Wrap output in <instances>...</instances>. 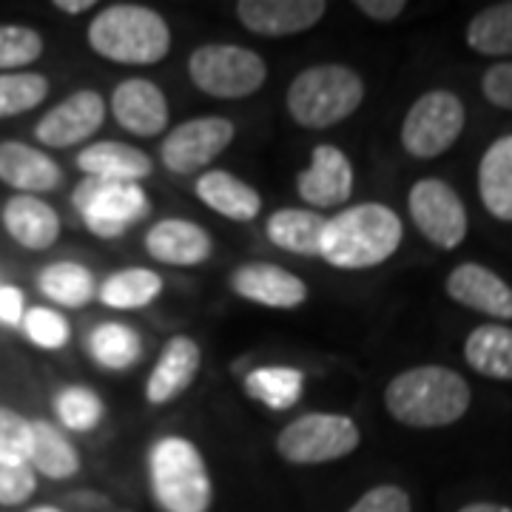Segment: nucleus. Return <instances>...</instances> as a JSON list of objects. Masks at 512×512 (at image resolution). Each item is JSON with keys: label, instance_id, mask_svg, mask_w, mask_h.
Masks as SVG:
<instances>
[{"label": "nucleus", "instance_id": "21", "mask_svg": "<svg viewBox=\"0 0 512 512\" xmlns=\"http://www.w3.org/2000/svg\"><path fill=\"white\" fill-rule=\"evenodd\" d=\"M3 228L6 234L26 251H49L60 237V217L57 211L40 197L18 194L3 208Z\"/></svg>", "mask_w": 512, "mask_h": 512}, {"label": "nucleus", "instance_id": "24", "mask_svg": "<svg viewBox=\"0 0 512 512\" xmlns=\"http://www.w3.org/2000/svg\"><path fill=\"white\" fill-rule=\"evenodd\" d=\"M478 197L490 217L512 222V134L498 137L478 163Z\"/></svg>", "mask_w": 512, "mask_h": 512}, {"label": "nucleus", "instance_id": "19", "mask_svg": "<svg viewBox=\"0 0 512 512\" xmlns=\"http://www.w3.org/2000/svg\"><path fill=\"white\" fill-rule=\"evenodd\" d=\"M202 367V350L191 336H171L160 350V359L146 382V399L151 404H168L183 396L197 382Z\"/></svg>", "mask_w": 512, "mask_h": 512}, {"label": "nucleus", "instance_id": "16", "mask_svg": "<svg viewBox=\"0 0 512 512\" xmlns=\"http://www.w3.org/2000/svg\"><path fill=\"white\" fill-rule=\"evenodd\" d=\"M444 291L467 311L484 313L495 322L512 319V285H507L495 271L478 265V262L458 265L456 271L447 276Z\"/></svg>", "mask_w": 512, "mask_h": 512}, {"label": "nucleus", "instance_id": "38", "mask_svg": "<svg viewBox=\"0 0 512 512\" xmlns=\"http://www.w3.org/2000/svg\"><path fill=\"white\" fill-rule=\"evenodd\" d=\"M37 490V476L32 464L0 461V507H18L29 501Z\"/></svg>", "mask_w": 512, "mask_h": 512}, {"label": "nucleus", "instance_id": "45", "mask_svg": "<svg viewBox=\"0 0 512 512\" xmlns=\"http://www.w3.org/2000/svg\"><path fill=\"white\" fill-rule=\"evenodd\" d=\"M29 512H60L57 507H49V504H43V507H35V510H29Z\"/></svg>", "mask_w": 512, "mask_h": 512}, {"label": "nucleus", "instance_id": "5", "mask_svg": "<svg viewBox=\"0 0 512 512\" xmlns=\"http://www.w3.org/2000/svg\"><path fill=\"white\" fill-rule=\"evenodd\" d=\"M151 493L165 512H208L214 484L200 447L183 436H165L148 456Z\"/></svg>", "mask_w": 512, "mask_h": 512}, {"label": "nucleus", "instance_id": "26", "mask_svg": "<svg viewBox=\"0 0 512 512\" xmlns=\"http://www.w3.org/2000/svg\"><path fill=\"white\" fill-rule=\"evenodd\" d=\"M464 359L484 379L512 382V328L501 322L478 325L464 342Z\"/></svg>", "mask_w": 512, "mask_h": 512}, {"label": "nucleus", "instance_id": "28", "mask_svg": "<svg viewBox=\"0 0 512 512\" xmlns=\"http://www.w3.org/2000/svg\"><path fill=\"white\" fill-rule=\"evenodd\" d=\"M37 288L60 308H86L97 296V282H94L92 271L72 259L43 268L37 276Z\"/></svg>", "mask_w": 512, "mask_h": 512}, {"label": "nucleus", "instance_id": "25", "mask_svg": "<svg viewBox=\"0 0 512 512\" xmlns=\"http://www.w3.org/2000/svg\"><path fill=\"white\" fill-rule=\"evenodd\" d=\"M328 217L311 208H279L265 222V234L276 248L296 256H319Z\"/></svg>", "mask_w": 512, "mask_h": 512}, {"label": "nucleus", "instance_id": "2", "mask_svg": "<svg viewBox=\"0 0 512 512\" xmlns=\"http://www.w3.org/2000/svg\"><path fill=\"white\" fill-rule=\"evenodd\" d=\"M473 402L467 379L441 365L410 367L384 387V407L404 427L436 430L456 424Z\"/></svg>", "mask_w": 512, "mask_h": 512}, {"label": "nucleus", "instance_id": "30", "mask_svg": "<svg viewBox=\"0 0 512 512\" xmlns=\"http://www.w3.org/2000/svg\"><path fill=\"white\" fill-rule=\"evenodd\" d=\"M245 390L251 399L271 407V410H291L293 404L302 399L305 376L296 367H259L245 376Z\"/></svg>", "mask_w": 512, "mask_h": 512}, {"label": "nucleus", "instance_id": "12", "mask_svg": "<svg viewBox=\"0 0 512 512\" xmlns=\"http://www.w3.org/2000/svg\"><path fill=\"white\" fill-rule=\"evenodd\" d=\"M106 123V100L94 89L69 94L55 109H49L35 128L37 143L49 148H72L86 143Z\"/></svg>", "mask_w": 512, "mask_h": 512}, {"label": "nucleus", "instance_id": "29", "mask_svg": "<svg viewBox=\"0 0 512 512\" xmlns=\"http://www.w3.org/2000/svg\"><path fill=\"white\" fill-rule=\"evenodd\" d=\"M163 293V276L151 268H126L100 285V302L111 311H140Z\"/></svg>", "mask_w": 512, "mask_h": 512}, {"label": "nucleus", "instance_id": "22", "mask_svg": "<svg viewBox=\"0 0 512 512\" xmlns=\"http://www.w3.org/2000/svg\"><path fill=\"white\" fill-rule=\"evenodd\" d=\"M77 168L94 177V180H111V183H140L151 177L154 163L146 151L117 143V140H103L92 143L77 154Z\"/></svg>", "mask_w": 512, "mask_h": 512}, {"label": "nucleus", "instance_id": "4", "mask_svg": "<svg viewBox=\"0 0 512 512\" xmlns=\"http://www.w3.org/2000/svg\"><path fill=\"white\" fill-rule=\"evenodd\" d=\"M365 100V80L342 63H319L293 77L288 89V114L311 131L339 126L353 117Z\"/></svg>", "mask_w": 512, "mask_h": 512}, {"label": "nucleus", "instance_id": "40", "mask_svg": "<svg viewBox=\"0 0 512 512\" xmlns=\"http://www.w3.org/2000/svg\"><path fill=\"white\" fill-rule=\"evenodd\" d=\"M481 92L495 109L512 111V60L495 63L481 77Z\"/></svg>", "mask_w": 512, "mask_h": 512}, {"label": "nucleus", "instance_id": "34", "mask_svg": "<svg viewBox=\"0 0 512 512\" xmlns=\"http://www.w3.org/2000/svg\"><path fill=\"white\" fill-rule=\"evenodd\" d=\"M55 413L63 427H69L74 433H89L103 421L106 407L94 390L83 384H69L55 396Z\"/></svg>", "mask_w": 512, "mask_h": 512}, {"label": "nucleus", "instance_id": "44", "mask_svg": "<svg viewBox=\"0 0 512 512\" xmlns=\"http://www.w3.org/2000/svg\"><path fill=\"white\" fill-rule=\"evenodd\" d=\"M458 512H512V507H504V504H493V501H476V504H467Z\"/></svg>", "mask_w": 512, "mask_h": 512}, {"label": "nucleus", "instance_id": "9", "mask_svg": "<svg viewBox=\"0 0 512 512\" xmlns=\"http://www.w3.org/2000/svg\"><path fill=\"white\" fill-rule=\"evenodd\" d=\"M467 111L461 97L447 89H433L421 94L419 100L404 114L402 146L416 160H433L456 146L464 131Z\"/></svg>", "mask_w": 512, "mask_h": 512}, {"label": "nucleus", "instance_id": "43", "mask_svg": "<svg viewBox=\"0 0 512 512\" xmlns=\"http://www.w3.org/2000/svg\"><path fill=\"white\" fill-rule=\"evenodd\" d=\"M57 12H63V15H83V12H89L94 9L97 3L94 0H55Z\"/></svg>", "mask_w": 512, "mask_h": 512}, {"label": "nucleus", "instance_id": "10", "mask_svg": "<svg viewBox=\"0 0 512 512\" xmlns=\"http://www.w3.org/2000/svg\"><path fill=\"white\" fill-rule=\"evenodd\" d=\"M407 211L410 220L421 231V237L433 242L441 251H456L458 245L467 239V208L456 194L453 185L436 177H424L413 183L407 194Z\"/></svg>", "mask_w": 512, "mask_h": 512}, {"label": "nucleus", "instance_id": "7", "mask_svg": "<svg viewBox=\"0 0 512 512\" xmlns=\"http://www.w3.org/2000/svg\"><path fill=\"white\" fill-rule=\"evenodd\" d=\"M362 444L359 424L345 413H305L276 436V453L288 464L313 467L348 458Z\"/></svg>", "mask_w": 512, "mask_h": 512}, {"label": "nucleus", "instance_id": "31", "mask_svg": "<svg viewBox=\"0 0 512 512\" xmlns=\"http://www.w3.org/2000/svg\"><path fill=\"white\" fill-rule=\"evenodd\" d=\"M92 359L106 370H128L143 356V339L137 330L120 325V322H103L89 336Z\"/></svg>", "mask_w": 512, "mask_h": 512}, {"label": "nucleus", "instance_id": "15", "mask_svg": "<svg viewBox=\"0 0 512 512\" xmlns=\"http://www.w3.org/2000/svg\"><path fill=\"white\" fill-rule=\"evenodd\" d=\"M231 291L271 311H293L308 302L305 279L271 262H248L231 274Z\"/></svg>", "mask_w": 512, "mask_h": 512}, {"label": "nucleus", "instance_id": "37", "mask_svg": "<svg viewBox=\"0 0 512 512\" xmlns=\"http://www.w3.org/2000/svg\"><path fill=\"white\" fill-rule=\"evenodd\" d=\"M32 458V421L20 413L0 407V461L29 464Z\"/></svg>", "mask_w": 512, "mask_h": 512}, {"label": "nucleus", "instance_id": "1", "mask_svg": "<svg viewBox=\"0 0 512 512\" xmlns=\"http://www.w3.org/2000/svg\"><path fill=\"white\" fill-rule=\"evenodd\" d=\"M402 217L384 202H359L330 217L319 256L339 271H367L402 248Z\"/></svg>", "mask_w": 512, "mask_h": 512}, {"label": "nucleus", "instance_id": "3", "mask_svg": "<svg viewBox=\"0 0 512 512\" xmlns=\"http://www.w3.org/2000/svg\"><path fill=\"white\" fill-rule=\"evenodd\" d=\"M89 46L94 55L120 66H154L171 49V26L140 3H111L89 23Z\"/></svg>", "mask_w": 512, "mask_h": 512}, {"label": "nucleus", "instance_id": "14", "mask_svg": "<svg viewBox=\"0 0 512 512\" xmlns=\"http://www.w3.org/2000/svg\"><path fill=\"white\" fill-rule=\"evenodd\" d=\"M328 15L325 0H242L237 20L259 37H293Z\"/></svg>", "mask_w": 512, "mask_h": 512}, {"label": "nucleus", "instance_id": "41", "mask_svg": "<svg viewBox=\"0 0 512 512\" xmlns=\"http://www.w3.org/2000/svg\"><path fill=\"white\" fill-rule=\"evenodd\" d=\"M26 316V302L23 291L15 285H3L0 282V325H20Z\"/></svg>", "mask_w": 512, "mask_h": 512}, {"label": "nucleus", "instance_id": "42", "mask_svg": "<svg viewBox=\"0 0 512 512\" xmlns=\"http://www.w3.org/2000/svg\"><path fill=\"white\" fill-rule=\"evenodd\" d=\"M356 9L376 23H393L402 18L407 3L404 0H356Z\"/></svg>", "mask_w": 512, "mask_h": 512}, {"label": "nucleus", "instance_id": "13", "mask_svg": "<svg viewBox=\"0 0 512 512\" xmlns=\"http://www.w3.org/2000/svg\"><path fill=\"white\" fill-rule=\"evenodd\" d=\"M353 163L348 160V154L339 146H322L313 148L311 165L305 171H299L296 177V191L299 197L311 205V211L316 208H336L345 205L353 194Z\"/></svg>", "mask_w": 512, "mask_h": 512}, {"label": "nucleus", "instance_id": "11", "mask_svg": "<svg viewBox=\"0 0 512 512\" xmlns=\"http://www.w3.org/2000/svg\"><path fill=\"white\" fill-rule=\"evenodd\" d=\"M234 137H237L234 120L217 117V114L194 117V120H185L165 134L160 157H163V165L171 174L188 177V174L202 171L214 163L222 151L234 143Z\"/></svg>", "mask_w": 512, "mask_h": 512}, {"label": "nucleus", "instance_id": "32", "mask_svg": "<svg viewBox=\"0 0 512 512\" xmlns=\"http://www.w3.org/2000/svg\"><path fill=\"white\" fill-rule=\"evenodd\" d=\"M467 46L487 57L512 55V0L484 6L467 26Z\"/></svg>", "mask_w": 512, "mask_h": 512}, {"label": "nucleus", "instance_id": "35", "mask_svg": "<svg viewBox=\"0 0 512 512\" xmlns=\"http://www.w3.org/2000/svg\"><path fill=\"white\" fill-rule=\"evenodd\" d=\"M43 55V37L32 26L3 23L0 26V74L18 72Z\"/></svg>", "mask_w": 512, "mask_h": 512}, {"label": "nucleus", "instance_id": "27", "mask_svg": "<svg viewBox=\"0 0 512 512\" xmlns=\"http://www.w3.org/2000/svg\"><path fill=\"white\" fill-rule=\"evenodd\" d=\"M32 470L52 481H66L80 473V453L55 424L32 421Z\"/></svg>", "mask_w": 512, "mask_h": 512}, {"label": "nucleus", "instance_id": "17", "mask_svg": "<svg viewBox=\"0 0 512 512\" xmlns=\"http://www.w3.org/2000/svg\"><path fill=\"white\" fill-rule=\"evenodd\" d=\"M111 114L128 134L157 137L168 126V100L157 83L146 77H128L111 94Z\"/></svg>", "mask_w": 512, "mask_h": 512}, {"label": "nucleus", "instance_id": "33", "mask_svg": "<svg viewBox=\"0 0 512 512\" xmlns=\"http://www.w3.org/2000/svg\"><path fill=\"white\" fill-rule=\"evenodd\" d=\"M49 97V80L37 72L0 74V120L37 109Z\"/></svg>", "mask_w": 512, "mask_h": 512}, {"label": "nucleus", "instance_id": "6", "mask_svg": "<svg viewBox=\"0 0 512 512\" xmlns=\"http://www.w3.org/2000/svg\"><path fill=\"white\" fill-rule=\"evenodd\" d=\"M188 77L208 97L242 100L268 80V66L254 49L234 43H205L188 55Z\"/></svg>", "mask_w": 512, "mask_h": 512}, {"label": "nucleus", "instance_id": "23", "mask_svg": "<svg viewBox=\"0 0 512 512\" xmlns=\"http://www.w3.org/2000/svg\"><path fill=\"white\" fill-rule=\"evenodd\" d=\"M197 197L211 211L231 222H251L262 211V197L254 185L234 177L231 171H205L197 177Z\"/></svg>", "mask_w": 512, "mask_h": 512}, {"label": "nucleus", "instance_id": "39", "mask_svg": "<svg viewBox=\"0 0 512 512\" xmlns=\"http://www.w3.org/2000/svg\"><path fill=\"white\" fill-rule=\"evenodd\" d=\"M348 512H413V504L399 484H379L370 487Z\"/></svg>", "mask_w": 512, "mask_h": 512}, {"label": "nucleus", "instance_id": "18", "mask_svg": "<svg viewBox=\"0 0 512 512\" xmlns=\"http://www.w3.org/2000/svg\"><path fill=\"white\" fill-rule=\"evenodd\" d=\"M143 248L154 262L174 265V268H194L211 256L214 242H211V234L197 222L171 217V220L154 222L148 228Z\"/></svg>", "mask_w": 512, "mask_h": 512}, {"label": "nucleus", "instance_id": "8", "mask_svg": "<svg viewBox=\"0 0 512 512\" xmlns=\"http://www.w3.org/2000/svg\"><path fill=\"white\" fill-rule=\"evenodd\" d=\"M72 205L86 228L100 239L123 237L131 225L151 214V202L140 183H111L94 177H86L74 188Z\"/></svg>", "mask_w": 512, "mask_h": 512}, {"label": "nucleus", "instance_id": "36", "mask_svg": "<svg viewBox=\"0 0 512 512\" xmlns=\"http://www.w3.org/2000/svg\"><path fill=\"white\" fill-rule=\"evenodd\" d=\"M23 330H26V339L43 350L66 348L72 339V328L66 316L52 308H29L23 316Z\"/></svg>", "mask_w": 512, "mask_h": 512}, {"label": "nucleus", "instance_id": "20", "mask_svg": "<svg viewBox=\"0 0 512 512\" xmlns=\"http://www.w3.org/2000/svg\"><path fill=\"white\" fill-rule=\"evenodd\" d=\"M0 183L29 197L55 191L63 183V168L40 148L26 146L18 140L0 143Z\"/></svg>", "mask_w": 512, "mask_h": 512}]
</instances>
